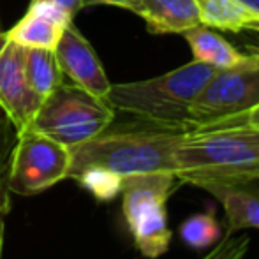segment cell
<instances>
[{
  "label": "cell",
  "mask_w": 259,
  "mask_h": 259,
  "mask_svg": "<svg viewBox=\"0 0 259 259\" xmlns=\"http://www.w3.org/2000/svg\"><path fill=\"white\" fill-rule=\"evenodd\" d=\"M180 184H250L259 180V131L213 125L184 131L175 152Z\"/></svg>",
  "instance_id": "cell-1"
},
{
  "label": "cell",
  "mask_w": 259,
  "mask_h": 259,
  "mask_svg": "<svg viewBox=\"0 0 259 259\" xmlns=\"http://www.w3.org/2000/svg\"><path fill=\"white\" fill-rule=\"evenodd\" d=\"M184 131L155 125L152 129H104L71 150L69 178L90 166H99L122 178L173 171L175 152Z\"/></svg>",
  "instance_id": "cell-2"
},
{
  "label": "cell",
  "mask_w": 259,
  "mask_h": 259,
  "mask_svg": "<svg viewBox=\"0 0 259 259\" xmlns=\"http://www.w3.org/2000/svg\"><path fill=\"white\" fill-rule=\"evenodd\" d=\"M215 71L192 60L155 78L111 85L106 103L154 125L189 131L191 106Z\"/></svg>",
  "instance_id": "cell-3"
},
{
  "label": "cell",
  "mask_w": 259,
  "mask_h": 259,
  "mask_svg": "<svg viewBox=\"0 0 259 259\" xmlns=\"http://www.w3.org/2000/svg\"><path fill=\"white\" fill-rule=\"evenodd\" d=\"M180 185L173 171L125 177L122 184V211L136 249L155 259L167 252L171 233L166 203Z\"/></svg>",
  "instance_id": "cell-4"
},
{
  "label": "cell",
  "mask_w": 259,
  "mask_h": 259,
  "mask_svg": "<svg viewBox=\"0 0 259 259\" xmlns=\"http://www.w3.org/2000/svg\"><path fill=\"white\" fill-rule=\"evenodd\" d=\"M115 113L104 99L64 79L42 99L30 129L72 148L111 127Z\"/></svg>",
  "instance_id": "cell-5"
},
{
  "label": "cell",
  "mask_w": 259,
  "mask_h": 259,
  "mask_svg": "<svg viewBox=\"0 0 259 259\" xmlns=\"http://www.w3.org/2000/svg\"><path fill=\"white\" fill-rule=\"evenodd\" d=\"M69 169L71 150L28 127L16 133L9 152L6 167L7 191L18 196L39 194L69 178Z\"/></svg>",
  "instance_id": "cell-6"
},
{
  "label": "cell",
  "mask_w": 259,
  "mask_h": 259,
  "mask_svg": "<svg viewBox=\"0 0 259 259\" xmlns=\"http://www.w3.org/2000/svg\"><path fill=\"white\" fill-rule=\"evenodd\" d=\"M259 103V57L247 55L242 64L213 72L191 106L189 129L221 125Z\"/></svg>",
  "instance_id": "cell-7"
},
{
  "label": "cell",
  "mask_w": 259,
  "mask_h": 259,
  "mask_svg": "<svg viewBox=\"0 0 259 259\" xmlns=\"http://www.w3.org/2000/svg\"><path fill=\"white\" fill-rule=\"evenodd\" d=\"M25 48L0 32V109L16 133L28 129L42 99L30 90L25 78Z\"/></svg>",
  "instance_id": "cell-8"
},
{
  "label": "cell",
  "mask_w": 259,
  "mask_h": 259,
  "mask_svg": "<svg viewBox=\"0 0 259 259\" xmlns=\"http://www.w3.org/2000/svg\"><path fill=\"white\" fill-rule=\"evenodd\" d=\"M53 52L65 81L106 101L113 83L108 79L96 50L92 48L89 39L78 30L74 21L65 27Z\"/></svg>",
  "instance_id": "cell-9"
},
{
  "label": "cell",
  "mask_w": 259,
  "mask_h": 259,
  "mask_svg": "<svg viewBox=\"0 0 259 259\" xmlns=\"http://www.w3.org/2000/svg\"><path fill=\"white\" fill-rule=\"evenodd\" d=\"M72 18L62 9L41 0H30L27 13L16 25L6 30V35L14 45L23 48H57L65 27L72 23Z\"/></svg>",
  "instance_id": "cell-10"
},
{
  "label": "cell",
  "mask_w": 259,
  "mask_h": 259,
  "mask_svg": "<svg viewBox=\"0 0 259 259\" xmlns=\"http://www.w3.org/2000/svg\"><path fill=\"white\" fill-rule=\"evenodd\" d=\"M127 11L140 16L154 35L184 34L201 25L194 0H134Z\"/></svg>",
  "instance_id": "cell-11"
},
{
  "label": "cell",
  "mask_w": 259,
  "mask_h": 259,
  "mask_svg": "<svg viewBox=\"0 0 259 259\" xmlns=\"http://www.w3.org/2000/svg\"><path fill=\"white\" fill-rule=\"evenodd\" d=\"M201 189L210 192L226 215V235L243 229H259V189L250 184H206Z\"/></svg>",
  "instance_id": "cell-12"
},
{
  "label": "cell",
  "mask_w": 259,
  "mask_h": 259,
  "mask_svg": "<svg viewBox=\"0 0 259 259\" xmlns=\"http://www.w3.org/2000/svg\"><path fill=\"white\" fill-rule=\"evenodd\" d=\"M199 21L208 28L226 32H259V16L238 0H194Z\"/></svg>",
  "instance_id": "cell-13"
},
{
  "label": "cell",
  "mask_w": 259,
  "mask_h": 259,
  "mask_svg": "<svg viewBox=\"0 0 259 259\" xmlns=\"http://www.w3.org/2000/svg\"><path fill=\"white\" fill-rule=\"evenodd\" d=\"M182 35L189 42L194 60L211 65L217 71L235 67L247 58V55L240 53L231 42L226 41L222 35H219L217 32H213L205 25H198V27L184 32Z\"/></svg>",
  "instance_id": "cell-14"
},
{
  "label": "cell",
  "mask_w": 259,
  "mask_h": 259,
  "mask_svg": "<svg viewBox=\"0 0 259 259\" xmlns=\"http://www.w3.org/2000/svg\"><path fill=\"white\" fill-rule=\"evenodd\" d=\"M23 67L28 87L41 99L48 97L64 81L55 58V52L52 50L25 48Z\"/></svg>",
  "instance_id": "cell-15"
},
{
  "label": "cell",
  "mask_w": 259,
  "mask_h": 259,
  "mask_svg": "<svg viewBox=\"0 0 259 259\" xmlns=\"http://www.w3.org/2000/svg\"><path fill=\"white\" fill-rule=\"evenodd\" d=\"M222 224L215 217L213 208L187 217L180 226V238L194 250H206L222 238Z\"/></svg>",
  "instance_id": "cell-16"
},
{
  "label": "cell",
  "mask_w": 259,
  "mask_h": 259,
  "mask_svg": "<svg viewBox=\"0 0 259 259\" xmlns=\"http://www.w3.org/2000/svg\"><path fill=\"white\" fill-rule=\"evenodd\" d=\"M72 180H76L97 201H103V203L113 201L116 196H120L122 184H123V178L120 175L99 166L85 167L79 173H76L72 177Z\"/></svg>",
  "instance_id": "cell-17"
},
{
  "label": "cell",
  "mask_w": 259,
  "mask_h": 259,
  "mask_svg": "<svg viewBox=\"0 0 259 259\" xmlns=\"http://www.w3.org/2000/svg\"><path fill=\"white\" fill-rule=\"evenodd\" d=\"M250 247L249 235H222V238L211 247L201 259H245Z\"/></svg>",
  "instance_id": "cell-18"
},
{
  "label": "cell",
  "mask_w": 259,
  "mask_h": 259,
  "mask_svg": "<svg viewBox=\"0 0 259 259\" xmlns=\"http://www.w3.org/2000/svg\"><path fill=\"white\" fill-rule=\"evenodd\" d=\"M14 138H16V131L11 125L9 120L0 125V177L6 175V167H7V159H9V152L13 148Z\"/></svg>",
  "instance_id": "cell-19"
},
{
  "label": "cell",
  "mask_w": 259,
  "mask_h": 259,
  "mask_svg": "<svg viewBox=\"0 0 259 259\" xmlns=\"http://www.w3.org/2000/svg\"><path fill=\"white\" fill-rule=\"evenodd\" d=\"M233 123H238V125H245V127H250V129L259 131V103L256 106H252V108L243 113V115L236 116V118L229 120V122H226V123H221V125H233Z\"/></svg>",
  "instance_id": "cell-20"
},
{
  "label": "cell",
  "mask_w": 259,
  "mask_h": 259,
  "mask_svg": "<svg viewBox=\"0 0 259 259\" xmlns=\"http://www.w3.org/2000/svg\"><path fill=\"white\" fill-rule=\"evenodd\" d=\"M9 206V198H7V185L6 175L0 177V257H2V243H4V219Z\"/></svg>",
  "instance_id": "cell-21"
},
{
  "label": "cell",
  "mask_w": 259,
  "mask_h": 259,
  "mask_svg": "<svg viewBox=\"0 0 259 259\" xmlns=\"http://www.w3.org/2000/svg\"><path fill=\"white\" fill-rule=\"evenodd\" d=\"M41 2H48V4H52V6L58 7V9H62L65 14H69L72 20H74L76 14L83 9V0H41Z\"/></svg>",
  "instance_id": "cell-22"
},
{
  "label": "cell",
  "mask_w": 259,
  "mask_h": 259,
  "mask_svg": "<svg viewBox=\"0 0 259 259\" xmlns=\"http://www.w3.org/2000/svg\"><path fill=\"white\" fill-rule=\"evenodd\" d=\"M134 0H83V7L90 6H115L122 7V9H129V6Z\"/></svg>",
  "instance_id": "cell-23"
},
{
  "label": "cell",
  "mask_w": 259,
  "mask_h": 259,
  "mask_svg": "<svg viewBox=\"0 0 259 259\" xmlns=\"http://www.w3.org/2000/svg\"><path fill=\"white\" fill-rule=\"evenodd\" d=\"M238 2H242L245 7H249L252 13H256L259 16V0H238Z\"/></svg>",
  "instance_id": "cell-24"
},
{
  "label": "cell",
  "mask_w": 259,
  "mask_h": 259,
  "mask_svg": "<svg viewBox=\"0 0 259 259\" xmlns=\"http://www.w3.org/2000/svg\"><path fill=\"white\" fill-rule=\"evenodd\" d=\"M6 120H7V118H6V115H4V111L0 109V125H2V123L6 122Z\"/></svg>",
  "instance_id": "cell-25"
},
{
  "label": "cell",
  "mask_w": 259,
  "mask_h": 259,
  "mask_svg": "<svg viewBox=\"0 0 259 259\" xmlns=\"http://www.w3.org/2000/svg\"><path fill=\"white\" fill-rule=\"evenodd\" d=\"M4 30V27H2V18H0V32Z\"/></svg>",
  "instance_id": "cell-26"
}]
</instances>
